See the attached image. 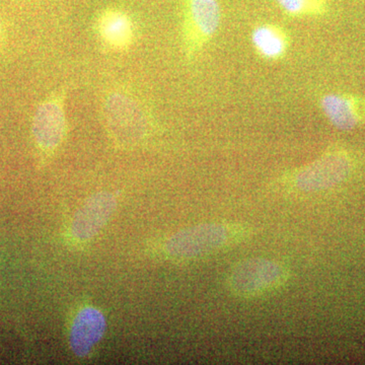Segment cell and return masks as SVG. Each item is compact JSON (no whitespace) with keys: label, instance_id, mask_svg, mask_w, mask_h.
Here are the masks:
<instances>
[{"label":"cell","instance_id":"cell-1","mask_svg":"<svg viewBox=\"0 0 365 365\" xmlns=\"http://www.w3.org/2000/svg\"><path fill=\"white\" fill-rule=\"evenodd\" d=\"M246 230L230 223H202L179 230L165 242V251L175 259L213 254L244 239Z\"/></svg>","mask_w":365,"mask_h":365},{"label":"cell","instance_id":"cell-2","mask_svg":"<svg viewBox=\"0 0 365 365\" xmlns=\"http://www.w3.org/2000/svg\"><path fill=\"white\" fill-rule=\"evenodd\" d=\"M289 277V271L280 262L251 258L240 262L230 270L227 287L237 297L254 299L275 292Z\"/></svg>","mask_w":365,"mask_h":365},{"label":"cell","instance_id":"cell-3","mask_svg":"<svg viewBox=\"0 0 365 365\" xmlns=\"http://www.w3.org/2000/svg\"><path fill=\"white\" fill-rule=\"evenodd\" d=\"M66 91H53L41 103L34 116L32 132L36 145L51 155L61 145L67 134Z\"/></svg>","mask_w":365,"mask_h":365},{"label":"cell","instance_id":"cell-4","mask_svg":"<svg viewBox=\"0 0 365 365\" xmlns=\"http://www.w3.org/2000/svg\"><path fill=\"white\" fill-rule=\"evenodd\" d=\"M217 0H187L184 38L187 53L194 55L202 49L220 25Z\"/></svg>","mask_w":365,"mask_h":365},{"label":"cell","instance_id":"cell-5","mask_svg":"<svg viewBox=\"0 0 365 365\" xmlns=\"http://www.w3.org/2000/svg\"><path fill=\"white\" fill-rule=\"evenodd\" d=\"M116 207V197L109 192L93 194L76 211L71 222L72 237L81 242L93 239L109 222Z\"/></svg>","mask_w":365,"mask_h":365},{"label":"cell","instance_id":"cell-6","mask_svg":"<svg viewBox=\"0 0 365 365\" xmlns=\"http://www.w3.org/2000/svg\"><path fill=\"white\" fill-rule=\"evenodd\" d=\"M350 167L349 158L343 153H331L300 170L295 185L307 192L329 188L344 180Z\"/></svg>","mask_w":365,"mask_h":365},{"label":"cell","instance_id":"cell-7","mask_svg":"<svg viewBox=\"0 0 365 365\" xmlns=\"http://www.w3.org/2000/svg\"><path fill=\"white\" fill-rule=\"evenodd\" d=\"M106 329L107 321L102 312L93 307L81 309L72 323L69 339L72 352L81 359L88 356L104 337Z\"/></svg>","mask_w":365,"mask_h":365},{"label":"cell","instance_id":"cell-8","mask_svg":"<svg viewBox=\"0 0 365 365\" xmlns=\"http://www.w3.org/2000/svg\"><path fill=\"white\" fill-rule=\"evenodd\" d=\"M101 39L115 51L128 49L134 40V26L130 16L120 9H107L98 21Z\"/></svg>","mask_w":365,"mask_h":365},{"label":"cell","instance_id":"cell-9","mask_svg":"<svg viewBox=\"0 0 365 365\" xmlns=\"http://www.w3.org/2000/svg\"><path fill=\"white\" fill-rule=\"evenodd\" d=\"M327 118L338 128L351 129L365 118V103L349 96L328 95L321 102Z\"/></svg>","mask_w":365,"mask_h":365},{"label":"cell","instance_id":"cell-10","mask_svg":"<svg viewBox=\"0 0 365 365\" xmlns=\"http://www.w3.org/2000/svg\"><path fill=\"white\" fill-rule=\"evenodd\" d=\"M252 43L263 58H282L288 48V38L282 29L273 25L257 26L252 34Z\"/></svg>","mask_w":365,"mask_h":365},{"label":"cell","instance_id":"cell-11","mask_svg":"<svg viewBox=\"0 0 365 365\" xmlns=\"http://www.w3.org/2000/svg\"><path fill=\"white\" fill-rule=\"evenodd\" d=\"M285 13L295 16H319L325 13L326 0H276Z\"/></svg>","mask_w":365,"mask_h":365},{"label":"cell","instance_id":"cell-12","mask_svg":"<svg viewBox=\"0 0 365 365\" xmlns=\"http://www.w3.org/2000/svg\"><path fill=\"white\" fill-rule=\"evenodd\" d=\"M2 35V26H1V21H0V38H1Z\"/></svg>","mask_w":365,"mask_h":365}]
</instances>
